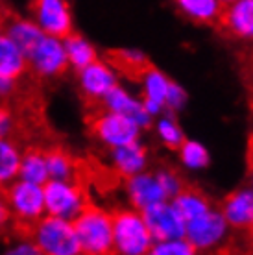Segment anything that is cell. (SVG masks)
Returning <instances> with one entry per match:
<instances>
[{"instance_id":"37","label":"cell","mask_w":253,"mask_h":255,"mask_svg":"<svg viewBox=\"0 0 253 255\" xmlns=\"http://www.w3.org/2000/svg\"><path fill=\"white\" fill-rule=\"evenodd\" d=\"M248 150H253V133L248 137Z\"/></svg>"},{"instance_id":"11","label":"cell","mask_w":253,"mask_h":255,"mask_svg":"<svg viewBox=\"0 0 253 255\" xmlns=\"http://www.w3.org/2000/svg\"><path fill=\"white\" fill-rule=\"evenodd\" d=\"M117 85L113 69L108 63L93 61L85 69L80 70V89H82L83 109L102 106V98L108 95V91Z\"/></svg>"},{"instance_id":"23","label":"cell","mask_w":253,"mask_h":255,"mask_svg":"<svg viewBox=\"0 0 253 255\" xmlns=\"http://www.w3.org/2000/svg\"><path fill=\"white\" fill-rule=\"evenodd\" d=\"M63 45H65V52H67V58H69V63L72 65L78 72L98 59L96 48L89 43L87 39L82 37L80 33L72 32L69 37H65Z\"/></svg>"},{"instance_id":"4","label":"cell","mask_w":253,"mask_h":255,"mask_svg":"<svg viewBox=\"0 0 253 255\" xmlns=\"http://www.w3.org/2000/svg\"><path fill=\"white\" fill-rule=\"evenodd\" d=\"M32 243L37 246L39 254L48 255H78L82 254L80 241L74 231V226L67 218L41 217L35 226Z\"/></svg>"},{"instance_id":"13","label":"cell","mask_w":253,"mask_h":255,"mask_svg":"<svg viewBox=\"0 0 253 255\" xmlns=\"http://www.w3.org/2000/svg\"><path fill=\"white\" fill-rule=\"evenodd\" d=\"M124 185H126L127 196H129L133 209L137 211H142L148 205L166 200L165 191H163V187H161L153 172L133 174V176L124 179Z\"/></svg>"},{"instance_id":"19","label":"cell","mask_w":253,"mask_h":255,"mask_svg":"<svg viewBox=\"0 0 253 255\" xmlns=\"http://www.w3.org/2000/svg\"><path fill=\"white\" fill-rule=\"evenodd\" d=\"M172 200H174L172 205L176 207V211L179 213V217L185 220V224L190 222V220H194V218H198V217H202L203 213L211 211L209 196L196 185L185 183L183 189L177 192Z\"/></svg>"},{"instance_id":"22","label":"cell","mask_w":253,"mask_h":255,"mask_svg":"<svg viewBox=\"0 0 253 255\" xmlns=\"http://www.w3.org/2000/svg\"><path fill=\"white\" fill-rule=\"evenodd\" d=\"M177 9L196 24L215 26L222 9L220 0H174Z\"/></svg>"},{"instance_id":"21","label":"cell","mask_w":253,"mask_h":255,"mask_svg":"<svg viewBox=\"0 0 253 255\" xmlns=\"http://www.w3.org/2000/svg\"><path fill=\"white\" fill-rule=\"evenodd\" d=\"M19 176L26 181H32L37 185H43L48 179V168H46V157L44 148L39 144H28L24 152L20 153Z\"/></svg>"},{"instance_id":"20","label":"cell","mask_w":253,"mask_h":255,"mask_svg":"<svg viewBox=\"0 0 253 255\" xmlns=\"http://www.w3.org/2000/svg\"><path fill=\"white\" fill-rule=\"evenodd\" d=\"M28 72V59L4 32H0V74L19 80Z\"/></svg>"},{"instance_id":"38","label":"cell","mask_w":253,"mask_h":255,"mask_svg":"<svg viewBox=\"0 0 253 255\" xmlns=\"http://www.w3.org/2000/svg\"><path fill=\"white\" fill-rule=\"evenodd\" d=\"M4 2H6V0H0V11H2V9H6V6H4Z\"/></svg>"},{"instance_id":"29","label":"cell","mask_w":253,"mask_h":255,"mask_svg":"<svg viewBox=\"0 0 253 255\" xmlns=\"http://www.w3.org/2000/svg\"><path fill=\"white\" fill-rule=\"evenodd\" d=\"M157 131L159 137L163 140V144L170 150H179V146L183 144V133L177 126V122L174 121V117H166V119H161L157 124Z\"/></svg>"},{"instance_id":"35","label":"cell","mask_w":253,"mask_h":255,"mask_svg":"<svg viewBox=\"0 0 253 255\" xmlns=\"http://www.w3.org/2000/svg\"><path fill=\"white\" fill-rule=\"evenodd\" d=\"M246 166H248V178L252 179L253 183V150L246 152Z\"/></svg>"},{"instance_id":"34","label":"cell","mask_w":253,"mask_h":255,"mask_svg":"<svg viewBox=\"0 0 253 255\" xmlns=\"http://www.w3.org/2000/svg\"><path fill=\"white\" fill-rule=\"evenodd\" d=\"M244 70L248 72V83L252 85V91H253V50L246 56V65H244Z\"/></svg>"},{"instance_id":"8","label":"cell","mask_w":253,"mask_h":255,"mask_svg":"<svg viewBox=\"0 0 253 255\" xmlns=\"http://www.w3.org/2000/svg\"><path fill=\"white\" fill-rule=\"evenodd\" d=\"M215 28L228 39H253V0H233L222 4Z\"/></svg>"},{"instance_id":"26","label":"cell","mask_w":253,"mask_h":255,"mask_svg":"<svg viewBox=\"0 0 253 255\" xmlns=\"http://www.w3.org/2000/svg\"><path fill=\"white\" fill-rule=\"evenodd\" d=\"M177 152H179L183 165L189 168H205L209 165V152L196 140H183V144L179 146Z\"/></svg>"},{"instance_id":"16","label":"cell","mask_w":253,"mask_h":255,"mask_svg":"<svg viewBox=\"0 0 253 255\" xmlns=\"http://www.w3.org/2000/svg\"><path fill=\"white\" fill-rule=\"evenodd\" d=\"M44 157H46L48 178L80 183V157H74L65 146L52 144L44 150Z\"/></svg>"},{"instance_id":"31","label":"cell","mask_w":253,"mask_h":255,"mask_svg":"<svg viewBox=\"0 0 253 255\" xmlns=\"http://www.w3.org/2000/svg\"><path fill=\"white\" fill-rule=\"evenodd\" d=\"M185 102H187V93L177 83L174 82L168 83V89H166V96H165L166 108L170 109V111H177Z\"/></svg>"},{"instance_id":"9","label":"cell","mask_w":253,"mask_h":255,"mask_svg":"<svg viewBox=\"0 0 253 255\" xmlns=\"http://www.w3.org/2000/svg\"><path fill=\"white\" fill-rule=\"evenodd\" d=\"M140 215L150 230L153 243L185 237V220L179 217L176 207L168 204L166 200L144 207L140 211Z\"/></svg>"},{"instance_id":"6","label":"cell","mask_w":253,"mask_h":255,"mask_svg":"<svg viewBox=\"0 0 253 255\" xmlns=\"http://www.w3.org/2000/svg\"><path fill=\"white\" fill-rule=\"evenodd\" d=\"M69 67L70 63L61 39L46 35V33L28 56V69L35 80L63 76Z\"/></svg>"},{"instance_id":"33","label":"cell","mask_w":253,"mask_h":255,"mask_svg":"<svg viewBox=\"0 0 253 255\" xmlns=\"http://www.w3.org/2000/svg\"><path fill=\"white\" fill-rule=\"evenodd\" d=\"M11 209H9V205H7L6 198L0 196V233H2V230L6 228L7 224H9V220H11Z\"/></svg>"},{"instance_id":"1","label":"cell","mask_w":253,"mask_h":255,"mask_svg":"<svg viewBox=\"0 0 253 255\" xmlns=\"http://www.w3.org/2000/svg\"><path fill=\"white\" fill-rule=\"evenodd\" d=\"M70 222H72L74 231L78 235L82 254H115L113 222H111V213L109 211L98 207L95 202H87Z\"/></svg>"},{"instance_id":"24","label":"cell","mask_w":253,"mask_h":255,"mask_svg":"<svg viewBox=\"0 0 253 255\" xmlns=\"http://www.w3.org/2000/svg\"><path fill=\"white\" fill-rule=\"evenodd\" d=\"M20 152L15 142L7 139H0V181H9L19 176Z\"/></svg>"},{"instance_id":"30","label":"cell","mask_w":253,"mask_h":255,"mask_svg":"<svg viewBox=\"0 0 253 255\" xmlns=\"http://www.w3.org/2000/svg\"><path fill=\"white\" fill-rule=\"evenodd\" d=\"M0 139H7L15 142L19 140V126H17V117L13 111L11 104H0Z\"/></svg>"},{"instance_id":"12","label":"cell","mask_w":253,"mask_h":255,"mask_svg":"<svg viewBox=\"0 0 253 255\" xmlns=\"http://www.w3.org/2000/svg\"><path fill=\"white\" fill-rule=\"evenodd\" d=\"M104 58H106V63L115 72H119L122 78L135 83L142 82L146 72L155 67L150 61V58L144 56L142 52L126 50V48H109V50H106Z\"/></svg>"},{"instance_id":"36","label":"cell","mask_w":253,"mask_h":255,"mask_svg":"<svg viewBox=\"0 0 253 255\" xmlns=\"http://www.w3.org/2000/svg\"><path fill=\"white\" fill-rule=\"evenodd\" d=\"M246 233H248V244L253 248V220H252V224H250V228L246 230Z\"/></svg>"},{"instance_id":"28","label":"cell","mask_w":253,"mask_h":255,"mask_svg":"<svg viewBox=\"0 0 253 255\" xmlns=\"http://www.w3.org/2000/svg\"><path fill=\"white\" fill-rule=\"evenodd\" d=\"M155 174V178H157V181L161 183V187H163V191H165L166 194V200L168 198H174L177 194V192L183 189V185L187 183L183 179V176L177 172L176 168H172V166H161L157 172Z\"/></svg>"},{"instance_id":"7","label":"cell","mask_w":253,"mask_h":255,"mask_svg":"<svg viewBox=\"0 0 253 255\" xmlns=\"http://www.w3.org/2000/svg\"><path fill=\"white\" fill-rule=\"evenodd\" d=\"M28 7L46 35L65 39L72 33V15L65 0H30Z\"/></svg>"},{"instance_id":"18","label":"cell","mask_w":253,"mask_h":255,"mask_svg":"<svg viewBox=\"0 0 253 255\" xmlns=\"http://www.w3.org/2000/svg\"><path fill=\"white\" fill-rule=\"evenodd\" d=\"M4 33L19 46L20 52L26 56V59L33 52V48L39 45V41L44 37V32L37 26V22L20 19L13 13L9 15V19L4 26Z\"/></svg>"},{"instance_id":"15","label":"cell","mask_w":253,"mask_h":255,"mask_svg":"<svg viewBox=\"0 0 253 255\" xmlns=\"http://www.w3.org/2000/svg\"><path fill=\"white\" fill-rule=\"evenodd\" d=\"M102 104L109 111H117V113H122V115L133 119V121L137 122L140 128H144V129H148V128L152 126V115L144 109L142 102H137L135 98H131L119 85H115V87H111L108 91V95L102 98Z\"/></svg>"},{"instance_id":"14","label":"cell","mask_w":253,"mask_h":255,"mask_svg":"<svg viewBox=\"0 0 253 255\" xmlns=\"http://www.w3.org/2000/svg\"><path fill=\"white\" fill-rule=\"evenodd\" d=\"M220 213L228 226L246 231L253 220V189L229 192L220 202Z\"/></svg>"},{"instance_id":"10","label":"cell","mask_w":253,"mask_h":255,"mask_svg":"<svg viewBox=\"0 0 253 255\" xmlns=\"http://www.w3.org/2000/svg\"><path fill=\"white\" fill-rule=\"evenodd\" d=\"M228 235V222L220 211H207L202 217L185 224V239H189L196 252L220 246Z\"/></svg>"},{"instance_id":"32","label":"cell","mask_w":253,"mask_h":255,"mask_svg":"<svg viewBox=\"0 0 253 255\" xmlns=\"http://www.w3.org/2000/svg\"><path fill=\"white\" fill-rule=\"evenodd\" d=\"M17 91V80L0 74V100H9Z\"/></svg>"},{"instance_id":"17","label":"cell","mask_w":253,"mask_h":255,"mask_svg":"<svg viewBox=\"0 0 253 255\" xmlns=\"http://www.w3.org/2000/svg\"><path fill=\"white\" fill-rule=\"evenodd\" d=\"M113 168L122 179L129 178L133 174H139L144 170L148 161V148L142 146L139 140H133L129 144L113 148Z\"/></svg>"},{"instance_id":"25","label":"cell","mask_w":253,"mask_h":255,"mask_svg":"<svg viewBox=\"0 0 253 255\" xmlns=\"http://www.w3.org/2000/svg\"><path fill=\"white\" fill-rule=\"evenodd\" d=\"M140 83L144 85V98L155 100V102H159L161 106H165V96H166V89H168L170 80H168L157 67H153V69L148 70Z\"/></svg>"},{"instance_id":"27","label":"cell","mask_w":253,"mask_h":255,"mask_svg":"<svg viewBox=\"0 0 253 255\" xmlns=\"http://www.w3.org/2000/svg\"><path fill=\"white\" fill-rule=\"evenodd\" d=\"M150 254L155 255H192L196 254V248L192 246L189 239L179 237V239H170V241H161L153 243L150 248Z\"/></svg>"},{"instance_id":"40","label":"cell","mask_w":253,"mask_h":255,"mask_svg":"<svg viewBox=\"0 0 253 255\" xmlns=\"http://www.w3.org/2000/svg\"><path fill=\"white\" fill-rule=\"evenodd\" d=\"M0 185H2V181H0Z\"/></svg>"},{"instance_id":"3","label":"cell","mask_w":253,"mask_h":255,"mask_svg":"<svg viewBox=\"0 0 253 255\" xmlns=\"http://www.w3.org/2000/svg\"><path fill=\"white\" fill-rule=\"evenodd\" d=\"M111 222H113L115 254H150L153 239L150 235V230H148L140 211L124 209V207L113 209L111 211Z\"/></svg>"},{"instance_id":"2","label":"cell","mask_w":253,"mask_h":255,"mask_svg":"<svg viewBox=\"0 0 253 255\" xmlns=\"http://www.w3.org/2000/svg\"><path fill=\"white\" fill-rule=\"evenodd\" d=\"M85 124H87L89 133L109 148L139 140V124L122 113L106 109L104 104L85 109Z\"/></svg>"},{"instance_id":"39","label":"cell","mask_w":253,"mask_h":255,"mask_svg":"<svg viewBox=\"0 0 253 255\" xmlns=\"http://www.w3.org/2000/svg\"><path fill=\"white\" fill-rule=\"evenodd\" d=\"M222 4H228V2H233V0H220Z\"/></svg>"},{"instance_id":"5","label":"cell","mask_w":253,"mask_h":255,"mask_svg":"<svg viewBox=\"0 0 253 255\" xmlns=\"http://www.w3.org/2000/svg\"><path fill=\"white\" fill-rule=\"evenodd\" d=\"M44 211L46 215L72 220L87 202H91L89 187L78 181L48 178L43 183Z\"/></svg>"}]
</instances>
